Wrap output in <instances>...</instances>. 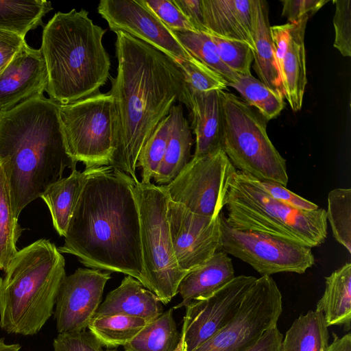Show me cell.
I'll return each mask as SVG.
<instances>
[{
  "label": "cell",
  "mask_w": 351,
  "mask_h": 351,
  "mask_svg": "<svg viewBox=\"0 0 351 351\" xmlns=\"http://www.w3.org/2000/svg\"><path fill=\"white\" fill-rule=\"evenodd\" d=\"M114 33L118 67L108 93L114 147L110 165L138 181L136 163L143 147L176 101L189 108L191 93L175 60L129 34Z\"/></svg>",
  "instance_id": "1"
},
{
  "label": "cell",
  "mask_w": 351,
  "mask_h": 351,
  "mask_svg": "<svg viewBox=\"0 0 351 351\" xmlns=\"http://www.w3.org/2000/svg\"><path fill=\"white\" fill-rule=\"evenodd\" d=\"M134 180L111 165L89 176L70 219L60 253L84 265L130 276L147 289Z\"/></svg>",
  "instance_id": "2"
},
{
  "label": "cell",
  "mask_w": 351,
  "mask_h": 351,
  "mask_svg": "<svg viewBox=\"0 0 351 351\" xmlns=\"http://www.w3.org/2000/svg\"><path fill=\"white\" fill-rule=\"evenodd\" d=\"M0 164L14 216L77 163L67 154L59 104L44 95L0 112Z\"/></svg>",
  "instance_id": "3"
},
{
  "label": "cell",
  "mask_w": 351,
  "mask_h": 351,
  "mask_svg": "<svg viewBox=\"0 0 351 351\" xmlns=\"http://www.w3.org/2000/svg\"><path fill=\"white\" fill-rule=\"evenodd\" d=\"M106 32L84 9L58 12L44 26L40 50L51 99L65 105L99 93L110 69L102 43Z\"/></svg>",
  "instance_id": "4"
},
{
  "label": "cell",
  "mask_w": 351,
  "mask_h": 351,
  "mask_svg": "<svg viewBox=\"0 0 351 351\" xmlns=\"http://www.w3.org/2000/svg\"><path fill=\"white\" fill-rule=\"evenodd\" d=\"M0 278V328L8 334H37L54 313L66 276L56 246L39 239L17 251Z\"/></svg>",
  "instance_id": "5"
},
{
  "label": "cell",
  "mask_w": 351,
  "mask_h": 351,
  "mask_svg": "<svg viewBox=\"0 0 351 351\" xmlns=\"http://www.w3.org/2000/svg\"><path fill=\"white\" fill-rule=\"evenodd\" d=\"M226 222L232 228L266 233L314 247L327 236L326 210L295 208L268 195L254 177L236 170L223 199Z\"/></svg>",
  "instance_id": "6"
},
{
  "label": "cell",
  "mask_w": 351,
  "mask_h": 351,
  "mask_svg": "<svg viewBox=\"0 0 351 351\" xmlns=\"http://www.w3.org/2000/svg\"><path fill=\"white\" fill-rule=\"evenodd\" d=\"M221 95L223 117L220 148L232 165L255 178L286 186V160L269 139L266 121L233 93L221 90Z\"/></svg>",
  "instance_id": "7"
},
{
  "label": "cell",
  "mask_w": 351,
  "mask_h": 351,
  "mask_svg": "<svg viewBox=\"0 0 351 351\" xmlns=\"http://www.w3.org/2000/svg\"><path fill=\"white\" fill-rule=\"evenodd\" d=\"M141 224L143 267L147 289L163 304L178 293L187 274L178 265L173 252L167 218L168 196L162 185L133 183Z\"/></svg>",
  "instance_id": "8"
},
{
  "label": "cell",
  "mask_w": 351,
  "mask_h": 351,
  "mask_svg": "<svg viewBox=\"0 0 351 351\" xmlns=\"http://www.w3.org/2000/svg\"><path fill=\"white\" fill-rule=\"evenodd\" d=\"M66 149L86 168L110 165L114 152L112 99L97 93L71 104H59Z\"/></svg>",
  "instance_id": "9"
},
{
  "label": "cell",
  "mask_w": 351,
  "mask_h": 351,
  "mask_svg": "<svg viewBox=\"0 0 351 351\" xmlns=\"http://www.w3.org/2000/svg\"><path fill=\"white\" fill-rule=\"evenodd\" d=\"M219 219L221 250L248 263L261 276L281 272L302 274L315 263L310 247L266 233L235 229L226 222L222 211Z\"/></svg>",
  "instance_id": "10"
},
{
  "label": "cell",
  "mask_w": 351,
  "mask_h": 351,
  "mask_svg": "<svg viewBox=\"0 0 351 351\" xmlns=\"http://www.w3.org/2000/svg\"><path fill=\"white\" fill-rule=\"evenodd\" d=\"M282 312V295L274 280L256 278L232 319L194 351H244L277 325Z\"/></svg>",
  "instance_id": "11"
},
{
  "label": "cell",
  "mask_w": 351,
  "mask_h": 351,
  "mask_svg": "<svg viewBox=\"0 0 351 351\" xmlns=\"http://www.w3.org/2000/svg\"><path fill=\"white\" fill-rule=\"evenodd\" d=\"M236 170L220 148L193 156L171 183L162 186L171 201L193 213L215 218L222 211L229 181Z\"/></svg>",
  "instance_id": "12"
},
{
  "label": "cell",
  "mask_w": 351,
  "mask_h": 351,
  "mask_svg": "<svg viewBox=\"0 0 351 351\" xmlns=\"http://www.w3.org/2000/svg\"><path fill=\"white\" fill-rule=\"evenodd\" d=\"M256 280L252 276H235L210 296L193 300L185 306L181 351H194L222 329L234 317Z\"/></svg>",
  "instance_id": "13"
},
{
  "label": "cell",
  "mask_w": 351,
  "mask_h": 351,
  "mask_svg": "<svg viewBox=\"0 0 351 351\" xmlns=\"http://www.w3.org/2000/svg\"><path fill=\"white\" fill-rule=\"evenodd\" d=\"M97 12L114 32L129 34L176 62L195 59L143 0H101Z\"/></svg>",
  "instance_id": "14"
},
{
  "label": "cell",
  "mask_w": 351,
  "mask_h": 351,
  "mask_svg": "<svg viewBox=\"0 0 351 351\" xmlns=\"http://www.w3.org/2000/svg\"><path fill=\"white\" fill-rule=\"evenodd\" d=\"M167 218L175 257L186 273L199 267L221 250L219 216L199 215L169 199Z\"/></svg>",
  "instance_id": "15"
},
{
  "label": "cell",
  "mask_w": 351,
  "mask_h": 351,
  "mask_svg": "<svg viewBox=\"0 0 351 351\" xmlns=\"http://www.w3.org/2000/svg\"><path fill=\"white\" fill-rule=\"evenodd\" d=\"M110 272L79 268L66 276L59 289L54 318L58 333L85 330L101 303Z\"/></svg>",
  "instance_id": "16"
},
{
  "label": "cell",
  "mask_w": 351,
  "mask_h": 351,
  "mask_svg": "<svg viewBox=\"0 0 351 351\" xmlns=\"http://www.w3.org/2000/svg\"><path fill=\"white\" fill-rule=\"evenodd\" d=\"M47 84V70L40 49H34L25 42L0 73V112L43 95Z\"/></svg>",
  "instance_id": "17"
},
{
  "label": "cell",
  "mask_w": 351,
  "mask_h": 351,
  "mask_svg": "<svg viewBox=\"0 0 351 351\" xmlns=\"http://www.w3.org/2000/svg\"><path fill=\"white\" fill-rule=\"evenodd\" d=\"M221 91L191 94L189 109L191 112V128L195 135L193 156H203L220 149L223 117Z\"/></svg>",
  "instance_id": "18"
},
{
  "label": "cell",
  "mask_w": 351,
  "mask_h": 351,
  "mask_svg": "<svg viewBox=\"0 0 351 351\" xmlns=\"http://www.w3.org/2000/svg\"><path fill=\"white\" fill-rule=\"evenodd\" d=\"M207 34L244 41L253 49L252 0H202Z\"/></svg>",
  "instance_id": "19"
},
{
  "label": "cell",
  "mask_w": 351,
  "mask_h": 351,
  "mask_svg": "<svg viewBox=\"0 0 351 351\" xmlns=\"http://www.w3.org/2000/svg\"><path fill=\"white\" fill-rule=\"evenodd\" d=\"M162 303L136 278L126 276L110 291L94 317L124 315L152 321L163 313Z\"/></svg>",
  "instance_id": "20"
},
{
  "label": "cell",
  "mask_w": 351,
  "mask_h": 351,
  "mask_svg": "<svg viewBox=\"0 0 351 351\" xmlns=\"http://www.w3.org/2000/svg\"><path fill=\"white\" fill-rule=\"evenodd\" d=\"M251 35L254 69L259 80L284 96V88L271 37L269 7L265 0H252Z\"/></svg>",
  "instance_id": "21"
},
{
  "label": "cell",
  "mask_w": 351,
  "mask_h": 351,
  "mask_svg": "<svg viewBox=\"0 0 351 351\" xmlns=\"http://www.w3.org/2000/svg\"><path fill=\"white\" fill-rule=\"evenodd\" d=\"M234 277L231 258L222 250L217 251L203 265L188 272L182 278L178 289L182 301L173 308L185 307L193 300L210 296Z\"/></svg>",
  "instance_id": "22"
},
{
  "label": "cell",
  "mask_w": 351,
  "mask_h": 351,
  "mask_svg": "<svg viewBox=\"0 0 351 351\" xmlns=\"http://www.w3.org/2000/svg\"><path fill=\"white\" fill-rule=\"evenodd\" d=\"M308 20L292 24L286 51L278 64L284 97L293 111L301 109L307 84L304 34Z\"/></svg>",
  "instance_id": "23"
},
{
  "label": "cell",
  "mask_w": 351,
  "mask_h": 351,
  "mask_svg": "<svg viewBox=\"0 0 351 351\" xmlns=\"http://www.w3.org/2000/svg\"><path fill=\"white\" fill-rule=\"evenodd\" d=\"M169 114L171 116V125L165 153L153 178L155 182L160 185L171 183L191 159V129L184 116L182 106L173 105Z\"/></svg>",
  "instance_id": "24"
},
{
  "label": "cell",
  "mask_w": 351,
  "mask_h": 351,
  "mask_svg": "<svg viewBox=\"0 0 351 351\" xmlns=\"http://www.w3.org/2000/svg\"><path fill=\"white\" fill-rule=\"evenodd\" d=\"M95 167L86 168L83 171L73 170L69 176L49 186L41 195L60 236H65L82 188Z\"/></svg>",
  "instance_id": "25"
},
{
  "label": "cell",
  "mask_w": 351,
  "mask_h": 351,
  "mask_svg": "<svg viewBox=\"0 0 351 351\" xmlns=\"http://www.w3.org/2000/svg\"><path fill=\"white\" fill-rule=\"evenodd\" d=\"M328 327L343 326L350 329L351 322V263H346L330 276L325 277V289L316 304Z\"/></svg>",
  "instance_id": "26"
},
{
  "label": "cell",
  "mask_w": 351,
  "mask_h": 351,
  "mask_svg": "<svg viewBox=\"0 0 351 351\" xmlns=\"http://www.w3.org/2000/svg\"><path fill=\"white\" fill-rule=\"evenodd\" d=\"M328 328L321 312L309 311L300 315L286 332L280 351H327Z\"/></svg>",
  "instance_id": "27"
},
{
  "label": "cell",
  "mask_w": 351,
  "mask_h": 351,
  "mask_svg": "<svg viewBox=\"0 0 351 351\" xmlns=\"http://www.w3.org/2000/svg\"><path fill=\"white\" fill-rule=\"evenodd\" d=\"M170 308L150 321L126 346L124 351H181L180 332Z\"/></svg>",
  "instance_id": "28"
},
{
  "label": "cell",
  "mask_w": 351,
  "mask_h": 351,
  "mask_svg": "<svg viewBox=\"0 0 351 351\" xmlns=\"http://www.w3.org/2000/svg\"><path fill=\"white\" fill-rule=\"evenodd\" d=\"M52 9L45 0H0V29L25 38L29 31L43 26V17Z\"/></svg>",
  "instance_id": "29"
},
{
  "label": "cell",
  "mask_w": 351,
  "mask_h": 351,
  "mask_svg": "<svg viewBox=\"0 0 351 351\" xmlns=\"http://www.w3.org/2000/svg\"><path fill=\"white\" fill-rule=\"evenodd\" d=\"M150 321L124 315L94 317L89 332L103 347L117 348L130 343Z\"/></svg>",
  "instance_id": "30"
},
{
  "label": "cell",
  "mask_w": 351,
  "mask_h": 351,
  "mask_svg": "<svg viewBox=\"0 0 351 351\" xmlns=\"http://www.w3.org/2000/svg\"><path fill=\"white\" fill-rule=\"evenodd\" d=\"M230 86L239 93L246 104L255 107L265 121L278 117L285 107L284 96L252 74L238 75Z\"/></svg>",
  "instance_id": "31"
},
{
  "label": "cell",
  "mask_w": 351,
  "mask_h": 351,
  "mask_svg": "<svg viewBox=\"0 0 351 351\" xmlns=\"http://www.w3.org/2000/svg\"><path fill=\"white\" fill-rule=\"evenodd\" d=\"M180 43L198 61L221 76L230 86L238 76L222 62L208 34L171 30Z\"/></svg>",
  "instance_id": "32"
},
{
  "label": "cell",
  "mask_w": 351,
  "mask_h": 351,
  "mask_svg": "<svg viewBox=\"0 0 351 351\" xmlns=\"http://www.w3.org/2000/svg\"><path fill=\"white\" fill-rule=\"evenodd\" d=\"M21 229L14 216L10 188L0 164V269L4 270L17 252L16 243Z\"/></svg>",
  "instance_id": "33"
},
{
  "label": "cell",
  "mask_w": 351,
  "mask_h": 351,
  "mask_svg": "<svg viewBox=\"0 0 351 351\" xmlns=\"http://www.w3.org/2000/svg\"><path fill=\"white\" fill-rule=\"evenodd\" d=\"M335 239L351 253V189H335L326 210Z\"/></svg>",
  "instance_id": "34"
},
{
  "label": "cell",
  "mask_w": 351,
  "mask_h": 351,
  "mask_svg": "<svg viewBox=\"0 0 351 351\" xmlns=\"http://www.w3.org/2000/svg\"><path fill=\"white\" fill-rule=\"evenodd\" d=\"M171 125V116L165 117L157 125L143 147L136 163L142 169L141 183H151L163 159Z\"/></svg>",
  "instance_id": "35"
},
{
  "label": "cell",
  "mask_w": 351,
  "mask_h": 351,
  "mask_svg": "<svg viewBox=\"0 0 351 351\" xmlns=\"http://www.w3.org/2000/svg\"><path fill=\"white\" fill-rule=\"evenodd\" d=\"M217 47L221 60L237 75H250L254 60L252 49L247 43L208 34Z\"/></svg>",
  "instance_id": "36"
},
{
  "label": "cell",
  "mask_w": 351,
  "mask_h": 351,
  "mask_svg": "<svg viewBox=\"0 0 351 351\" xmlns=\"http://www.w3.org/2000/svg\"><path fill=\"white\" fill-rule=\"evenodd\" d=\"M176 62L183 71L191 94L227 89L226 82L197 59L191 61L179 60Z\"/></svg>",
  "instance_id": "37"
},
{
  "label": "cell",
  "mask_w": 351,
  "mask_h": 351,
  "mask_svg": "<svg viewBox=\"0 0 351 351\" xmlns=\"http://www.w3.org/2000/svg\"><path fill=\"white\" fill-rule=\"evenodd\" d=\"M334 47L344 57L351 56V1L335 0Z\"/></svg>",
  "instance_id": "38"
},
{
  "label": "cell",
  "mask_w": 351,
  "mask_h": 351,
  "mask_svg": "<svg viewBox=\"0 0 351 351\" xmlns=\"http://www.w3.org/2000/svg\"><path fill=\"white\" fill-rule=\"evenodd\" d=\"M143 1L170 30L197 32L173 0H143Z\"/></svg>",
  "instance_id": "39"
},
{
  "label": "cell",
  "mask_w": 351,
  "mask_h": 351,
  "mask_svg": "<svg viewBox=\"0 0 351 351\" xmlns=\"http://www.w3.org/2000/svg\"><path fill=\"white\" fill-rule=\"evenodd\" d=\"M53 348V351H104L98 340L86 330L58 333Z\"/></svg>",
  "instance_id": "40"
},
{
  "label": "cell",
  "mask_w": 351,
  "mask_h": 351,
  "mask_svg": "<svg viewBox=\"0 0 351 351\" xmlns=\"http://www.w3.org/2000/svg\"><path fill=\"white\" fill-rule=\"evenodd\" d=\"M256 183L274 199L295 208L304 210H315L319 208L317 204L302 197L287 189L286 186L271 180L255 178Z\"/></svg>",
  "instance_id": "41"
},
{
  "label": "cell",
  "mask_w": 351,
  "mask_h": 351,
  "mask_svg": "<svg viewBox=\"0 0 351 351\" xmlns=\"http://www.w3.org/2000/svg\"><path fill=\"white\" fill-rule=\"evenodd\" d=\"M282 16L286 17L288 23L295 24L300 21L308 19L326 3L327 0H285L282 1Z\"/></svg>",
  "instance_id": "42"
},
{
  "label": "cell",
  "mask_w": 351,
  "mask_h": 351,
  "mask_svg": "<svg viewBox=\"0 0 351 351\" xmlns=\"http://www.w3.org/2000/svg\"><path fill=\"white\" fill-rule=\"evenodd\" d=\"M25 42L24 37L0 29V73Z\"/></svg>",
  "instance_id": "43"
},
{
  "label": "cell",
  "mask_w": 351,
  "mask_h": 351,
  "mask_svg": "<svg viewBox=\"0 0 351 351\" xmlns=\"http://www.w3.org/2000/svg\"><path fill=\"white\" fill-rule=\"evenodd\" d=\"M197 32L207 33L204 25L202 0H173Z\"/></svg>",
  "instance_id": "44"
},
{
  "label": "cell",
  "mask_w": 351,
  "mask_h": 351,
  "mask_svg": "<svg viewBox=\"0 0 351 351\" xmlns=\"http://www.w3.org/2000/svg\"><path fill=\"white\" fill-rule=\"evenodd\" d=\"M283 335L277 325L267 330L252 346L244 351H280Z\"/></svg>",
  "instance_id": "45"
},
{
  "label": "cell",
  "mask_w": 351,
  "mask_h": 351,
  "mask_svg": "<svg viewBox=\"0 0 351 351\" xmlns=\"http://www.w3.org/2000/svg\"><path fill=\"white\" fill-rule=\"evenodd\" d=\"M333 339L329 344L327 351H351V335L346 334L338 337L332 333Z\"/></svg>",
  "instance_id": "46"
},
{
  "label": "cell",
  "mask_w": 351,
  "mask_h": 351,
  "mask_svg": "<svg viewBox=\"0 0 351 351\" xmlns=\"http://www.w3.org/2000/svg\"><path fill=\"white\" fill-rule=\"evenodd\" d=\"M19 343H7L3 338L0 339V351H20Z\"/></svg>",
  "instance_id": "47"
},
{
  "label": "cell",
  "mask_w": 351,
  "mask_h": 351,
  "mask_svg": "<svg viewBox=\"0 0 351 351\" xmlns=\"http://www.w3.org/2000/svg\"><path fill=\"white\" fill-rule=\"evenodd\" d=\"M108 351H118L117 350H108Z\"/></svg>",
  "instance_id": "48"
}]
</instances>
